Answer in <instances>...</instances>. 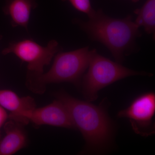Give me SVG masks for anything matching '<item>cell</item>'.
I'll use <instances>...</instances> for the list:
<instances>
[{
	"label": "cell",
	"instance_id": "9c48e42d",
	"mask_svg": "<svg viewBox=\"0 0 155 155\" xmlns=\"http://www.w3.org/2000/svg\"><path fill=\"white\" fill-rule=\"evenodd\" d=\"M37 0H7L4 12L11 18L13 27L27 29L31 11L38 6Z\"/></svg>",
	"mask_w": 155,
	"mask_h": 155
},
{
	"label": "cell",
	"instance_id": "52a82bcc",
	"mask_svg": "<svg viewBox=\"0 0 155 155\" xmlns=\"http://www.w3.org/2000/svg\"><path fill=\"white\" fill-rule=\"evenodd\" d=\"M155 95L151 92L137 97L128 107L119 111L117 116L129 119L136 133L147 137L155 133Z\"/></svg>",
	"mask_w": 155,
	"mask_h": 155
},
{
	"label": "cell",
	"instance_id": "30bf717a",
	"mask_svg": "<svg viewBox=\"0 0 155 155\" xmlns=\"http://www.w3.org/2000/svg\"><path fill=\"white\" fill-rule=\"evenodd\" d=\"M0 106L11 113H19L36 107L35 101L31 97H20L9 90H0Z\"/></svg>",
	"mask_w": 155,
	"mask_h": 155
},
{
	"label": "cell",
	"instance_id": "8fae6325",
	"mask_svg": "<svg viewBox=\"0 0 155 155\" xmlns=\"http://www.w3.org/2000/svg\"><path fill=\"white\" fill-rule=\"evenodd\" d=\"M134 13L137 15L134 21L140 28L143 27L146 33L152 35L155 39V0H147L140 8L136 9Z\"/></svg>",
	"mask_w": 155,
	"mask_h": 155
},
{
	"label": "cell",
	"instance_id": "7a4b0ae2",
	"mask_svg": "<svg viewBox=\"0 0 155 155\" xmlns=\"http://www.w3.org/2000/svg\"><path fill=\"white\" fill-rule=\"evenodd\" d=\"M69 112L75 128L79 129L85 142V151L98 153L104 151L112 142L114 127L103 106L81 101L64 91L56 94Z\"/></svg>",
	"mask_w": 155,
	"mask_h": 155
},
{
	"label": "cell",
	"instance_id": "ba28073f",
	"mask_svg": "<svg viewBox=\"0 0 155 155\" xmlns=\"http://www.w3.org/2000/svg\"><path fill=\"white\" fill-rule=\"evenodd\" d=\"M23 125L11 119L5 123V135L0 140V155L14 154L26 146L28 140Z\"/></svg>",
	"mask_w": 155,
	"mask_h": 155
},
{
	"label": "cell",
	"instance_id": "4fadbf2b",
	"mask_svg": "<svg viewBox=\"0 0 155 155\" xmlns=\"http://www.w3.org/2000/svg\"><path fill=\"white\" fill-rule=\"evenodd\" d=\"M8 119V115L5 109L0 106V140L2 139L1 128L3 125L5 123L6 120Z\"/></svg>",
	"mask_w": 155,
	"mask_h": 155
},
{
	"label": "cell",
	"instance_id": "5bb4252c",
	"mask_svg": "<svg viewBox=\"0 0 155 155\" xmlns=\"http://www.w3.org/2000/svg\"><path fill=\"white\" fill-rule=\"evenodd\" d=\"M140 0H131V2H133L134 3H137Z\"/></svg>",
	"mask_w": 155,
	"mask_h": 155
},
{
	"label": "cell",
	"instance_id": "5b68a950",
	"mask_svg": "<svg viewBox=\"0 0 155 155\" xmlns=\"http://www.w3.org/2000/svg\"><path fill=\"white\" fill-rule=\"evenodd\" d=\"M55 40L49 42L46 47H43L31 40L12 42L3 50V54H13L27 64L30 75L43 74L45 66L51 63L53 57L62 51Z\"/></svg>",
	"mask_w": 155,
	"mask_h": 155
},
{
	"label": "cell",
	"instance_id": "8992f818",
	"mask_svg": "<svg viewBox=\"0 0 155 155\" xmlns=\"http://www.w3.org/2000/svg\"><path fill=\"white\" fill-rule=\"evenodd\" d=\"M8 119L22 125L31 122L37 125H48L76 129L68 110L58 100L42 107H35L19 113H10Z\"/></svg>",
	"mask_w": 155,
	"mask_h": 155
},
{
	"label": "cell",
	"instance_id": "3957f363",
	"mask_svg": "<svg viewBox=\"0 0 155 155\" xmlns=\"http://www.w3.org/2000/svg\"><path fill=\"white\" fill-rule=\"evenodd\" d=\"M88 70L82 78V91L89 102L95 101L101 89L118 81L131 76H153L151 73L128 69L122 64L101 55L91 50Z\"/></svg>",
	"mask_w": 155,
	"mask_h": 155
},
{
	"label": "cell",
	"instance_id": "277c9868",
	"mask_svg": "<svg viewBox=\"0 0 155 155\" xmlns=\"http://www.w3.org/2000/svg\"><path fill=\"white\" fill-rule=\"evenodd\" d=\"M91 53L89 46L71 51L59 52L48 72L39 75H29V81L38 87L62 82L79 85L88 68Z\"/></svg>",
	"mask_w": 155,
	"mask_h": 155
},
{
	"label": "cell",
	"instance_id": "6da1fadb",
	"mask_svg": "<svg viewBox=\"0 0 155 155\" xmlns=\"http://www.w3.org/2000/svg\"><path fill=\"white\" fill-rule=\"evenodd\" d=\"M73 22L91 40L107 48L116 62L119 64H122L126 56L140 50L136 40L142 36L141 31L132 21L131 15L122 19L113 18L99 9L88 21L76 18Z\"/></svg>",
	"mask_w": 155,
	"mask_h": 155
},
{
	"label": "cell",
	"instance_id": "7c38bea8",
	"mask_svg": "<svg viewBox=\"0 0 155 155\" xmlns=\"http://www.w3.org/2000/svg\"><path fill=\"white\" fill-rule=\"evenodd\" d=\"M63 2H69L77 11L83 12L91 18L95 13L93 8L90 0H61Z\"/></svg>",
	"mask_w": 155,
	"mask_h": 155
}]
</instances>
